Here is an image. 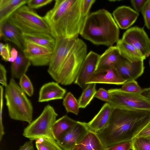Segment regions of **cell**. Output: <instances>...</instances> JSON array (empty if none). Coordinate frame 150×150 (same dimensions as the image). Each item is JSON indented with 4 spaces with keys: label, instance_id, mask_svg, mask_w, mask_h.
Returning a JSON list of instances; mask_svg holds the SVG:
<instances>
[{
    "label": "cell",
    "instance_id": "obj_32",
    "mask_svg": "<svg viewBox=\"0 0 150 150\" xmlns=\"http://www.w3.org/2000/svg\"><path fill=\"white\" fill-rule=\"evenodd\" d=\"M35 141L37 150H59L53 144L43 138H40Z\"/></svg>",
    "mask_w": 150,
    "mask_h": 150
},
{
    "label": "cell",
    "instance_id": "obj_24",
    "mask_svg": "<svg viewBox=\"0 0 150 150\" xmlns=\"http://www.w3.org/2000/svg\"><path fill=\"white\" fill-rule=\"evenodd\" d=\"M116 46L121 56L130 62L144 61L146 58L133 46L122 39H119L117 42Z\"/></svg>",
    "mask_w": 150,
    "mask_h": 150
},
{
    "label": "cell",
    "instance_id": "obj_14",
    "mask_svg": "<svg viewBox=\"0 0 150 150\" xmlns=\"http://www.w3.org/2000/svg\"><path fill=\"white\" fill-rule=\"evenodd\" d=\"M115 68L125 81L135 80L143 74L144 69L143 61L131 62L123 57Z\"/></svg>",
    "mask_w": 150,
    "mask_h": 150
},
{
    "label": "cell",
    "instance_id": "obj_29",
    "mask_svg": "<svg viewBox=\"0 0 150 150\" xmlns=\"http://www.w3.org/2000/svg\"><path fill=\"white\" fill-rule=\"evenodd\" d=\"M134 150H150V137H135L132 140Z\"/></svg>",
    "mask_w": 150,
    "mask_h": 150
},
{
    "label": "cell",
    "instance_id": "obj_4",
    "mask_svg": "<svg viewBox=\"0 0 150 150\" xmlns=\"http://www.w3.org/2000/svg\"><path fill=\"white\" fill-rule=\"evenodd\" d=\"M5 97L8 115L11 119L26 122L28 124L32 122V103L13 78L11 79L5 87Z\"/></svg>",
    "mask_w": 150,
    "mask_h": 150
},
{
    "label": "cell",
    "instance_id": "obj_47",
    "mask_svg": "<svg viewBox=\"0 0 150 150\" xmlns=\"http://www.w3.org/2000/svg\"><path fill=\"white\" fill-rule=\"evenodd\" d=\"M134 150V149H132V150Z\"/></svg>",
    "mask_w": 150,
    "mask_h": 150
},
{
    "label": "cell",
    "instance_id": "obj_20",
    "mask_svg": "<svg viewBox=\"0 0 150 150\" xmlns=\"http://www.w3.org/2000/svg\"><path fill=\"white\" fill-rule=\"evenodd\" d=\"M21 32L9 19L0 23V36L5 41L11 42L23 51V40Z\"/></svg>",
    "mask_w": 150,
    "mask_h": 150
},
{
    "label": "cell",
    "instance_id": "obj_37",
    "mask_svg": "<svg viewBox=\"0 0 150 150\" xmlns=\"http://www.w3.org/2000/svg\"><path fill=\"white\" fill-rule=\"evenodd\" d=\"M0 54L2 59L7 62L8 61L10 57L11 49L8 43L4 44L1 42L0 44Z\"/></svg>",
    "mask_w": 150,
    "mask_h": 150
},
{
    "label": "cell",
    "instance_id": "obj_44",
    "mask_svg": "<svg viewBox=\"0 0 150 150\" xmlns=\"http://www.w3.org/2000/svg\"><path fill=\"white\" fill-rule=\"evenodd\" d=\"M18 52L14 47H12L11 49L10 57L9 58L8 62L11 63L13 62L17 58Z\"/></svg>",
    "mask_w": 150,
    "mask_h": 150
},
{
    "label": "cell",
    "instance_id": "obj_15",
    "mask_svg": "<svg viewBox=\"0 0 150 150\" xmlns=\"http://www.w3.org/2000/svg\"><path fill=\"white\" fill-rule=\"evenodd\" d=\"M114 19L120 28L127 29L136 21L139 14L129 6L118 7L113 12Z\"/></svg>",
    "mask_w": 150,
    "mask_h": 150
},
{
    "label": "cell",
    "instance_id": "obj_18",
    "mask_svg": "<svg viewBox=\"0 0 150 150\" xmlns=\"http://www.w3.org/2000/svg\"><path fill=\"white\" fill-rule=\"evenodd\" d=\"M122 57L116 46L110 47L100 56L95 72L115 67L122 61Z\"/></svg>",
    "mask_w": 150,
    "mask_h": 150
},
{
    "label": "cell",
    "instance_id": "obj_42",
    "mask_svg": "<svg viewBox=\"0 0 150 150\" xmlns=\"http://www.w3.org/2000/svg\"><path fill=\"white\" fill-rule=\"evenodd\" d=\"M6 71L4 66L0 64V83L3 86L6 87L8 85L6 78Z\"/></svg>",
    "mask_w": 150,
    "mask_h": 150
},
{
    "label": "cell",
    "instance_id": "obj_28",
    "mask_svg": "<svg viewBox=\"0 0 150 150\" xmlns=\"http://www.w3.org/2000/svg\"><path fill=\"white\" fill-rule=\"evenodd\" d=\"M63 104L67 112L78 115L80 108L78 101L70 92L67 93L63 98Z\"/></svg>",
    "mask_w": 150,
    "mask_h": 150
},
{
    "label": "cell",
    "instance_id": "obj_34",
    "mask_svg": "<svg viewBox=\"0 0 150 150\" xmlns=\"http://www.w3.org/2000/svg\"><path fill=\"white\" fill-rule=\"evenodd\" d=\"M53 0H28V6L31 9H38L50 3Z\"/></svg>",
    "mask_w": 150,
    "mask_h": 150
},
{
    "label": "cell",
    "instance_id": "obj_38",
    "mask_svg": "<svg viewBox=\"0 0 150 150\" xmlns=\"http://www.w3.org/2000/svg\"><path fill=\"white\" fill-rule=\"evenodd\" d=\"M95 0H82L81 5V13L82 16L86 18L89 14L90 9Z\"/></svg>",
    "mask_w": 150,
    "mask_h": 150
},
{
    "label": "cell",
    "instance_id": "obj_25",
    "mask_svg": "<svg viewBox=\"0 0 150 150\" xmlns=\"http://www.w3.org/2000/svg\"><path fill=\"white\" fill-rule=\"evenodd\" d=\"M28 0H0V23L8 19L18 8L27 3Z\"/></svg>",
    "mask_w": 150,
    "mask_h": 150
},
{
    "label": "cell",
    "instance_id": "obj_22",
    "mask_svg": "<svg viewBox=\"0 0 150 150\" xmlns=\"http://www.w3.org/2000/svg\"><path fill=\"white\" fill-rule=\"evenodd\" d=\"M78 121L75 120L65 115L56 120L52 127L53 136L56 141L71 128L75 125Z\"/></svg>",
    "mask_w": 150,
    "mask_h": 150
},
{
    "label": "cell",
    "instance_id": "obj_11",
    "mask_svg": "<svg viewBox=\"0 0 150 150\" xmlns=\"http://www.w3.org/2000/svg\"><path fill=\"white\" fill-rule=\"evenodd\" d=\"M122 39L133 46L146 58L150 56V39L143 28L134 26L128 29Z\"/></svg>",
    "mask_w": 150,
    "mask_h": 150
},
{
    "label": "cell",
    "instance_id": "obj_45",
    "mask_svg": "<svg viewBox=\"0 0 150 150\" xmlns=\"http://www.w3.org/2000/svg\"><path fill=\"white\" fill-rule=\"evenodd\" d=\"M140 93L150 101V87L143 89Z\"/></svg>",
    "mask_w": 150,
    "mask_h": 150
},
{
    "label": "cell",
    "instance_id": "obj_7",
    "mask_svg": "<svg viewBox=\"0 0 150 150\" xmlns=\"http://www.w3.org/2000/svg\"><path fill=\"white\" fill-rule=\"evenodd\" d=\"M9 19L21 33H50V27L43 17L25 5L16 10Z\"/></svg>",
    "mask_w": 150,
    "mask_h": 150
},
{
    "label": "cell",
    "instance_id": "obj_27",
    "mask_svg": "<svg viewBox=\"0 0 150 150\" xmlns=\"http://www.w3.org/2000/svg\"><path fill=\"white\" fill-rule=\"evenodd\" d=\"M96 92V83H91L87 84L78 101L79 108H85L94 97Z\"/></svg>",
    "mask_w": 150,
    "mask_h": 150
},
{
    "label": "cell",
    "instance_id": "obj_9",
    "mask_svg": "<svg viewBox=\"0 0 150 150\" xmlns=\"http://www.w3.org/2000/svg\"><path fill=\"white\" fill-rule=\"evenodd\" d=\"M77 38L59 37L55 39V45L47 70L49 74L55 81Z\"/></svg>",
    "mask_w": 150,
    "mask_h": 150
},
{
    "label": "cell",
    "instance_id": "obj_41",
    "mask_svg": "<svg viewBox=\"0 0 150 150\" xmlns=\"http://www.w3.org/2000/svg\"><path fill=\"white\" fill-rule=\"evenodd\" d=\"M150 137V120L138 132L135 137Z\"/></svg>",
    "mask_w": 150,
    "mask_h": 150
},
{
    "label": "cell",
    "instance_id": "obj_2",
    "mask_svg": "<svg viewBox=\"0 0 150 150\" xmlns=\"http://www.w3.org/2000/svg\"><path fill=\"white\" fill-rule=\"evenodd\" d=\"M82 0H56L43 17L55 38H78L86 18L81 13Z\"/></svg>",
    "mask_w": 150,
    "mask_h": 150
},
{
    "label": "cell",
    "instance_id": "obj_12",
    "mask_svg": "<svg viewBox=\"0 0 150 150\" xmlns=\"http://www.w3.org/2000/svg\"><path fill=\"white\" fill-rule=\"evenodd\" d=\"M89 131L87 123L78 121L75 125L57 141V143L63 150H71Z\"/></svg>",
    "mask_w": 150,
    "mask_h": 150
},
{
    "label": "cell",
    "instance_id": "obj_6",
    "mask_svg": "<svg viewBox=\"0 0 150 150\" xmlns=\"http://www.w3.org/2000/svg\"><path fill=\"white\" fill-rule=\"evenodd\" d=\"M87 51L86 43L78 38L58 72L55 81L65 86L74 82L87 55Z\"/></svg>",
    "mask_w": 150,
    "mask_h": 150
},
{
    "label": "cell",
    "instance_id": "obj_5",
    "mask_svg": "<svg viewBox=\"0 0 150 150\" xmlns=\"http://www.w3.org/2000/svg\"><path fill=\"white\" fill-rule=\"evenodd\" d=\"M57 116L58 114L53 107L47 105L45 107L40 115L25 128L23 136L33 141L43 138L59 150H63L58 144L52 133V125Z\"/></svg>",
    "mask_w": 150,
    "mask_h": 150
},
{
    "label": "cell",
    "instance_id": "obj_46",
    "mask_svg": "<svg viewBox=\"0 0 150 150\" xmlns=\"http://www.w3.org/2000/svg\"><path fill=\"white\" fill-rule=\"evenodd\" d=\"M149 65H150V60H149Z\"/></svg>",
    "mask_w": 150,
    "mask_h": 150
},
{
    "label": "cell",
    "instance_id": "obj_30",
    "mask_svg": "<svg viewBox=\"0 0 150 150\" xmlns=\"http://www.w3.org/2000/svg\"><path fill=\"white\" fill-rule=\"evenodd\" d=\"M20 86L24 92L29 97L32 96L34 93V88L29 77L25 74L23 75L20 79Z\"/></svg>",
    "mask_w": 150,
    "mask_h": 150
},
{
    "label": "cell",
    "instance_id": "obj_39",
    "mask_svg": "<svg viewBox=\"0 0 150 150\" xmlns=\"http://www.w3.org/2000/svg\"><path fill=\"white\" fill-rule=\"evenodd\" d=\"M94 97L108 103L110 99V94L108 91L102 88H100L96 91Z\"/></svg>",
    "mask_w": 150,
    "mask_h": 150
},
{
    "label": "cell",
    "instance_id": "obj_43",
    "mask_svg": "<svg viewBox=\"0 0 150 150\" xmlns=\"http://www.w3.org/2000/svg\"><path fill=\"white\" fill-rule=\"evenodd\" d=\"M33 141L30 140L26 142L20 147L18 150H34Z\"/></svg>",
    "mask_w": 150,
    "mask_h": 150
},
{
    "label": "cell",
    "instance_id": "obj_23",
    "mask_svg": "<svg viewBox=\"0 0 150 150\" xmlns=\"http://www.w3.org/2000/svg\"><path fill=\"white\" fill-rule=\"evenodd\" d=\"M23 40H25L53 50L55 44V39L50 33H21Z\"/></svg>",
    "mask_w": 150,
    "mask_h": 150
},
{
    "label": "cell",
    "instance_id": "obj_8",
    "mask_svg": "<svg viewBox=\"0 0 150 150\" xmlns=\"http://www.w3.org/2000/svg\"><path fill=\"white\" fill-rule=\"evenodd\" d=\"M108 91L110 96L108 103L114 109L150 111V101L140 93L127 92L121 88Z\"/></svg>",
    "mask_w": 150,
    "mask_h": 150
},
{
    "label": "cell",
    "instance_id": "obj_21",
    "mask_svg": "<svg viewBox=\"0 0 150 150\" xmlns=\"http://www.w3.org/2000/svg\"><path fill=\"white\" fill-rule=\"evenodd\" d=\"M97 134L89 131L71 150H105Z\"/></svg>",
    "mask_w": 150,
    "mask_h": 150
},
{
    "label": "cell",
    "instance_id": "obj_17",
    "mask_svg": "<svg viewBox=\"0 0 150 150\" xmlns=\"http://www.w3.org/2000/svg\"><path fill=\"white\" fill-rule=\"evenodd\" d=\"M66 92V90L61 87L57 82L46 83L41 87L39 94V102L62 99Z\"/></svg>",
    "mask_w": 150,
    "mask_h": 150
},
{
    "label": "cell",
    "instance_id": "obj_33",
    "mask_svg": "<svg viewBox=\"0 0 150 150\" xmlns=\"http://www.w3.org/2000/svg\"><path fill=\"white\" fill-rule=\"evenodd\" d=\"M141 12L143 16L145 25L150 30V0H148L142 8Z\"/></svg>",
    "mask_w": 150,
    "mask_h": 150
},
{
    "label": "cell",
    "instance_id": "obj_36",
    "mask_svg": "<svg viewBox=\"0 0 150 150\" xmlns=\"http://www.w3.org/2000/svg\"><path fill=\"white\" fill-rule=\"evenodd\" d=\"M3 93L4 88L2 85L0 86V141L4 134V127L2 122V112L3 107Z\"/></svg>",
    "mask_w": 150,
    "mask_h": 150
},
{
    "label": "cell",
    "instance_id": "obj_19",
    "mask_svg": "<svg viewBox=\"0 0 150 150\" xmlns=\"http://www.w3.org/2000/svg\"><path fill=\"white\" fill-rule=\"evenodd\" d=\"M114 109L108 103H105L98 113L87 123L88 130L96 133L103 128L109 121Z\"/></svg>",
    "mask_w": 150,
    "mask_h": 150
},
{
    "label": "cell",
    "instance_id": "obj_35",
    "mask_svg": "<svg viewBox=\"0 0 150 150\" xmlns=\"http://www.w3.org/2000/svg\"><path fill=\"white\" fill-rule=\"evenodd\" d=\"M132 141H128L115 144L106 148L105 150H131L132 149Z\"/></svg>",
    "mask_w": 150,
    "mask_h": 150
},
{
    "label": "cell",
    "instance_id": "obj_1",
    "mask_svg": "<svg viewBox=\"0 0 150 150\" xmlns=\"http://www.w3.org/2000/svg\"><path fill=\"white\" fill-rule=\"evenodd\" d=\"M150 120V111L114 109L106 126L96 133L106 149L132 141Z\"/></svg>",
    "mask_w": 150,
    "mask_h": 150
},
{
    "label": "cell",
    "instance_id": "obj_40",
    "mask_svg": "<svg viewBox=\"0 0 150 150\" xmlns=\"http://www.w3.org/2000/svg\"><path fill=\"white\" fill-rule=\"evenodd\" d=\"M148 0H131L130 1L132 6L134 10L139 13L141 11Z\"/></svg>",
    "mask_w": 150,
    "mask_h": 150
},
{
    "label": "cell",
    "instance_id": "obj_16",
    "mask_svg": "<svg viewBox=\"0 0 150 150\" xmlns=\"http://www.w3.org/2000/svg\"><path fill=\"white\" fill-rule=\"evenodd\" d=\"M126 81L121 76L115 67L95 72L87 83L123 84Z\"/></svg>",
    "mask_w": 150,
    "mask_h": 150
},
{
    "label": "cell",
    "instance_id": "obj_3",
    "mask_svg": "<svg viewBox=\"0 0 150 150\" xmlns=\"http://www.w3.org/2000/svg\"><path fill=\"white\" fill-rule=\"evenodd\" d=\"M119 29L111 14L101 9L86 17L80 34L96 45L110 47L119 40Z\"/></svg>",
    "mask_w": 150,
    "mask_h": 150
},
{
    "label": "cell",
    "instance_id": "obj_13",
    "mask_svg": "<svg viewBox=\"0 0 150 150\" xmlns=\"http://www.w3.org/2000/svg\"><path fill=\"white\" fill-rule=\"evenodd\" d=\"M98 54L90 52L86 56L79 70L74 83L83 89L95 72L100 57Z\"/></svg>",
    "mask_w": 150,
    "mask_h": 150
},
{
    "label": "cell",
    "instance_id": "obj_31",
    "mask_svg": "<svg viewBox=\"0 0 150 150\" xmlns=\"http://www.w3.org/2000/svg\"><path fill=\"white\" fill-rule=\"evenodd\" d=\"M122 85L121 89L128 92L140 93L143 89L135 80L126 81Z\"/></svg>",
    "mask_w": 150,
    "mask_h": 150
},
{
    "label": "cell",
    "instance_id": "obj_10",
    "mask_svg": "<svg viewBox=\"0 0 150 150\" xmlns=\"http://www.w3.org/2000/svg\"><path fill=\"white\" fill-rule=\"evenodd\" d=\"M23 40V54L34 66L49 65L53 50L29 41Z\"/></svg>",
    "mask_w": 150,
    "mask_h": 150
},
{
    "label": "cell",
    "instance_id": "obj_26",
    "mask_svg": "<svg viewBox=\"0 0 150 150\" xmlns=\"http://www.w3.org/2000/svg\"><path fill=\"white\" fill-rule=\"evenodd\" d=\"M31 64L30 60L23 54L18 52L17 58L11 63V69L12 78L20 79L23 75L25 74Z\"/></svg>",
    "mask_w": 150,
    "mask_h": 150
}]
</instances>
